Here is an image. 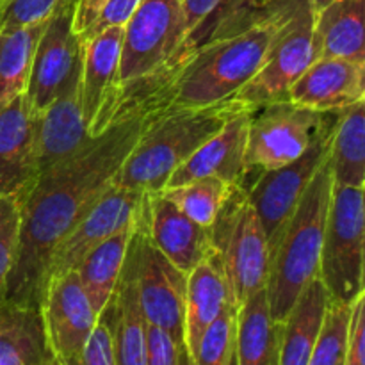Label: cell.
<instances>
[{"instance_id": "44", "label": "cell", "mask_w": 365, "mask_h": 365, "mask_svg": "<svg viewBox=\"0 0 365 365\" xmlns=\"http://www.w3.org/2000/svg\"><path fill=\"white\" fill-rule=\"evenodd\" d=\"M228 365H237V360H235V349H234V355H232L230 362H228Z\"/></svg>"}, {"instance_id": "29", "label": "cell", "mask_w": 365, "mask_h": 365, "mask_svg": "<svg viewBox=\"0 0 365 365\" xmlns=\"http://www.w3.org/2000/svg\"><path fill=\"white\" fill-rule=\"evenodd\" d=\"M45 24L0 31V110L25 95L32 56Z\"/></svg>"}, {"instance_id": "25", "label": "cell", "mask_w": 365, "mask_h": 365, "mask_svg": "<svg viewBox=\"0 0 365 365\" xmlns=\"http://www.w3.org/2000/svg\"><path fill=\"white\" fill-rule=\"evenodd\" d=\"M235 323L237 365H278L282 323L271 317L266 289L239 305Z\"/></svg>"}, {"instance_id": "35", "label": "cell", "mask_w": 365, "mask_h": 365, "mask_svg": "<svg viewBox=\"0 0 365 365\" xmlns=\"http://www.w3.org/2000/svg\"><path fill=\"white\" fill-rule=\"evenodd\" d=\"M184 13L185 39H202L216 29L217 21L235 9V0H180Z\"/></svg>"}, {"instance_id": "9", "label": "cell", "mask_w": 365, "mask_h": 365, "mask_svg": "<svg viewBox=\"0 0 365 365\" xmlns=\"http://www.w3.org/2000/svg\"><path fill=\"white\" fill-rule=\"evenodd\" d=\"M185 38L180 0H141L123 27L121 86L173 70Z\"/></svg>"}, {"instance_id": "46", "label": "cell", "mask_w": 365, "mask_h": 365, "mask_svg": "<svg viewBox=\"0 0 365 365\" xmlns=\"http://www.w3.org/2000/svg\"><path fill=\"white\" fill-rule=\"evenodd\" d=\"M56 365H61V364H59V362H57V364H56Z\"/></svg>"}, {"instance_id": "15", "label": "cell", "mask_w": 365, "mask_h": 365, "mask_svg": "<svg viewBox=\"0 0 365 365\" xmlns=\"http://www.w3.org/2000/svg\"><path fill=\"white\" fill-rule=\"evenodd\" d=\"M123 27H113L84 43L81 71V107L91 138L113 125L121 93L120 57Z\"/></svg>"}, {"instance_id": "28", "label": "cell", "mask_w": 365, "mask_h": 365, "mask_svg": "<svg viewBox=\"0 0 365 365\" xmlns=\"http://www.w3.org/2000/svg\"><path fill=\"white\" fill-rule=\"evenodd\" d=\"M134 227L135 223L96 246L78 266V278L96 314L102 312L116 291Z\"/></svg>"}, {"instance_id": "6", "label": "cell", "mask_w": 365, "mask_h": 365, "mask_svg": "<svg viewBox=\"0 0 365 365\" xmlns=\"http://www.w3.org/2000/svg\"><path fill=\"white\" fill-rule=\"evenodd\" d=\"M337 120L339 113H321L287 98L257 106L248 121L245 182L299 159Z\"/></svg>"}, {"instance_id": "40", "label": "cell", "mask_w": 365, "mask_h": 365, "mask_svg": "<svg viewBox=\"0 0 365 365\" xmlns=\"http://www.w3.org/2000/svg\"><path fill=\"white\" fill-rule=\"evenodd\" d=\"M107 0H75L73 6V31L78 36L96 20Z\"/></svg>"}, {"instance_id": "41", "label": "cell", "mask_w": 365, "mask_h": 365, "mask_svg": "<svg viewBox=\"0 0 365 365\" xmlns=\"http://www.w3.org/2000/svg\"><path fill=\"white\" fill-rule=\"evenodd\" d=\"M273 2H278V0H235L239 7H264Z\"/></svg>"}, {"instance_id": "27", "label": "cell", "mask_w": 365, "mask_h": 365, "mask_svg": "<svg viewBox=\"0 0 365 365\" xmlns=\"http://www.w3.org/2000/svg\"><path fill=\"white\" fill-rule=\"evenodd\" d=\"M364 102L339 113L331 134L330 166L331 180L337 185L364 189L365 182V116Z\"/></svg>"}, {"instance_id": "24", "label": "cell", "mask_w": 365, "mask_h": 365, "mask_svg": "<svg viewBox=\"0 0 365 365\" xmlns=\"http://www.w3.org/2000/svg\"><path fill=\"white\" fill-rule=\"evenodd\" d=\"M114 302V356L116 365L146 364V319L139 305L134 253L128 245Z\"/></svg>"}, {"instance_id": "32", "label": "cell", "mask_w": 365, "mask_h": 365, "mask_svg": "<svg viewBox=\"0 0 365 365\" xmlns=\"http://www.w3.org/2000/svg\"><path fill=\"white\" fill-rule=\"evenodd\" d=\"M235 321L237 307H232L203 331L191 355L192 365H228L235 349Z\"/></svg>"}, {"instance_id": "26", "label": "cell", "mask_w": 365, "mask_h": 365, "mask_svg": "<svg viewBox=\"0 0 365 365\" xmlns=\"http://www.w3.org/2000/svg\"><path fill=\"white\" fill-rule=\"evenodd\" d=\"M328 294L319 277L314 278L302 291L294 307L282 323L280 362L278 365H307L316 346L324 312L328 307Z\"/></svg>"}, {"instance_id": "17", "label": "cell", "mask_w": 365, "mask_h": 365, "mask_svg": "<svg viewBox=\"0 0 365 365\" xmlns=\"http://www.w3.org/2000/svg\"><path fill=\"white\" fill-rule=\"evenodd\" d=\"M365 96V63L319 57L289 88L285 98L321 113H341Z\"/></svg>"}, {"instance_id": "1", "label": "cell", "mask_w": 365, "mask_h": 365, "mask_svg": "<svg viewBox=\"0 0 365 365\" xmlns=\"http://www.w3.org/2000/svg\"><path fill=\"white\" fill-rule=\"evenodd\" d=\"M159 113L145 107L120 118L82 152L39 173L18 195L20 239L4 302L41 309L50 255L113 184L139 135Z\"/></svg>"}, {"instance_id": "10", "label": "cell", "mask_w": 365, "mask_h": 365, "mask_svg": "<svg viewBox=\"0 0 365 365\" xmlns=\"http://www.w3.org/2000/svg\"><path fill=\"white\" fill-rule=\"evenodd\" d=\"M130 248L134 253L139 305L146 323L170 334L178 344H184L187 274L175 267L150 241L148 202L135 221Z\"/></svg>"}, {"instance_id": "14", "label": "cell", "mask_w": 365, "mask_h": 365, "mask_svg": "<svg viewBox=\"0 0 365 365\" xmlns=\"http://www.w3.org/2000/svg\"><path fill=\"white\" fill-rule=\"evenodd\" d=\"M50 349L61 365H81L82 351L98 314L93 309L77 271L48 280L41 302Z\"/></svg>"}, {"instance_id": "33", "label": "cell", "mask_w": 365, "mask_h": 365, "mask_svg": "<svg viewBox=\"0 0 365 365\" xmlns=\"http://www.w3.org/2000/svg\"><path fill=\"white\" fill-rule=\"evenodd\" d=\"M20 239V203L16 195L0 196V303L13 271Z\"/></svg>"}, {"instance_id": "30", "label": "cell", "mask_w": 365, "mask_h": 365, "mask_svg": "<svg viewBox=\"0 0 365 365\" xmlns=\"http://www.w3.org/2000/svg\"><path fill=\"white\" fill-rule=\"evenodd\" d=\"M234 184L216 177H203L177 187L163 189L164 198L170 200L182 214L202 227L210 228Z\"/></svg>"}, {"instance_id": "39", "label": "cell", "mask_w": 365, "mask_h": 365, "mask_svg": "<svg viewBox=\"0 0 365 365\" xmlns=\"http://www.w3.org/2000/svg\"><path fill=\"white\" fill-rule=\"evenodd\" d=\"M344 365H365V294L351 305Z\"/></svg>"}, {"instance_id": "21", "label": "cell", "mask_w": 365, "mask_h": 365, "mask_svg": "<svg viewBox=\"0 0 365 365\" xmlns=\"http://www.w3.org/2000/svg\"><path fill=\"white\" fill-rule=\"evenodd\" d=\"M237 307L230 284L217 257L210 255L187 274L185 289V323L184 344L192 355L203 331L225 312ZM239 309V307H237Z\"/></svg>"}, {"instance_id": "36", "label": "cell", "mask_w": 365, "mask_h": 365, "mask_svg": "<svg viewBox=\"0 0 365 365\" xmlns=\"http://www.w3.org/2000/svg\"><path fill=\"white\" fill-rule=\"evenodd\" d=\"M81 365H116L114 356V302L109 299L98 314L95 328L82 351Z\"/></svg>"}, {"instance_id": "4", "label": "cell", "mask_w": 365, "mask_h": 365, "mask_svg": "<svg viewBox=\"0 0 365 365\" xmlns=\"http://www.w3.org/2000/svg\"><path fill=\"white\" fill-rule=\"evenodd\" d=\"M331 184L327 159L310 180L271 252L266 294L271 317L277 323H284L303 289L319 277Z\"/></svg>"}, {"instance_id": "23", "label": "cell", "mask_w": 365, "mask_h": 365, "mask_svg": "<svg viewBox=\"0 0 365 365\" xmlns=\"http://www.w3.org/2000/svg\"><path fill=\"white\" fill-rule=\"evenodd\" d=\"M365 0H331L314 18L319 57L365 63Z\"/></svg>"}, {"instance_id": "11", "label": "cell", "mask_w": 365, "mask_h": 365, "mask_svg": "<svg viewBox=\"0 0 365 365\" xmlns=\"http://www.w3.org/2000/svg\"><path fill=\"white\" fill-rule=\"evenodd\" d=\"M73 6L70 0L48 18L36 45L24 95L32 116L81 78L84 43L73 31Z\"/></svg>"}, {"instance_id": "5", "label": "cell", "mask_w": 365, "mask_h": 365, "mask_svg": "<svg viewBox=\"0 0 365 365\" xmlns=\"http://www.w3.org/2000/svg\"><path fill=\"white\" fill-rule=\"evenodd\" d=\"M214 255L225 271L237 307L266 289L271 252L246 189L234 185L210 225Z\"/></svg>"}, {"instance_id": "16", "label": "cell", "mask_w": 365, "mask_h": 365, "mask_svg": "<svg viewBox=\"0 0 365 365\" xmlns=\"http://www.w3.org/2000/svg\"><path fill=\"white\" fill-rule=\"evenodd\" d=\"M36 171L50 170L91 145L81 107V78L46 109L32 116Z\"/></svg>"}, {"instance_id": "37", "label": "cell", "mask_w": 365, "mask_h": 365, "mask_svg": "<svg viewBox=\"0 0 365 365\" xmlns=\"http://www.w3.org/2000/svg\"><path fill=\"white\" fill-rule=\"evenodd\" d=\"M139 4H141V0H107V4L102 7L96 20L78 36L81 41L86 43L93 36L100 34V32L107 31V29L125 27V24L130 20V16L138 9Z\"/></svg>"}, {"instance_id": "31", "label": "cell", "mask_w": 365, "mask_h": 365, "mask_svg": "<svg viewBox=\"0 0 365 365\" xmlns=\"http://www.w3.org/2000/svg\"><path fill=\"white\" fill-rule=\"evenodd\" d=\"M351 305L328 302L323 324L307 365H344Z\"/></svg>"}, {"instance_id": "38", "label": "cell", "mask_w": 365, "mask_h": 365, "mask_svg": "<svg viewBox=\"0 0 365 365\" xmlns=\"http://www.w3.org/2000/svg\"><path fill=\"white\" fill-rule=\"evenodd\" d=\"M178 344L170 334L146 323V364L145 365H177Z\"/></svg>"}, {"instance_id": "12", "label": "cell", "mask_w": 365, "mask_h": 365, "mask_svg": "<svg viewBox=\"0 0 365 365\" xmlns=\"http://www.w3.org/2000/svg\"><path fill=\"white\" fill-rule=\"evenodd\" d=\"M148 196L113 182L56 246L46 267V284L52 278L77 271L82 260L96 246L123 228L134 225L146 207Z\"/></svg>"}, {"instance_id": "19", "label": "cell", "mask_w": 365, "mask_h": 365, "mask_svg": "<svg viewBox=\"0 0 365 365\" xmlns=\"http://www.w3.org/2000/svg\"><path fill=\"white\" fill-rule=\"evenodd\" d=\"M148 235L153 246L185 274L214 253L210 228L189 220L163 192L150 195Z\"/></svg>"}, {"instance_id": "43", "label": "cell", "mask_w": 365, "mask_h": 365, "mask_svg": "<svg viewBox=\"0 0 365 365\" xmlns=\"http://www.w3.org/2000/svg\"><path fill=\"white\" fill-rule=\"evenodd\" d=\"M330 2H331V0H310V4H312V7L316 11H319L321 7H324L327 4H330Z\"/></svg>"}, {"instance_id": "13", "label": "cell", "mask_w": 365, "mask_h": 365, "mask_svg": "<svg viewBox=\"0 0 365 365\" xmlns=\"http://www.w3.org/2000/svg\"><path fill=\"white\" fill-rule=\"evenodd\" d=\"M334 128L321 135L299 159L277 168V170L262 171V173L252 177V185H245L246 195H248L264 228L269 252H273L282 230L298 207L314 175L327 163L328 155H330Z\"/></svg>"}, {"instance_id": "22", "label": "cell", "mask_w": 365, "mask_h": 365, "mask_svg": "<svg viewBox=\"0 0 365 365\" xmlns=\"http://www.w3.org/2000/svg\"><path fill=\"white\" fill-rule=\"evenodd\" d=\"M39 307L0 303V365H56Z\"/></svg>"}, {"instance_id": "8", "label": "cell", "mask_w": 365, "mask_h": 365, "mask_svg": "<svg viewBox=\"0 0 365 365\" xmlns=\"http://www.w3.org/2000/svg\"><path fill=\"white\" fill-rule=\"evenodd\" d=\"M314 18L316 9L310 0H280L262 66L237 93L242 102L257 107L287 96L289 88L317 59Z\"/></svg>"}, {"instance_id": "20", "label": "cell", "mask_w": 365, "mask_h": 365, "mask_svg": "<svg viewBox=\"0 0 365 365\" xmlns=\"http://www.w3.org/2000/svg\"><path fill=\"white\" fill-rule=\"evenodd\" d=\"M36 177L32 114L21 95L0 110V196L21 195Z\"/></svg>"}, {"instance_id": "45", "label": "cell", "mask_w": 365, "mask_h": 365, "mask_svg": "<svg viewBox=\"0 0 365 365\" xmlns=\"http://www.w3.org/2000/svg\"><path fill=\"white\" fill-rule=\"evenodd\" d=\"M2 2H4V0H0V6H2Z\"/></svg>"}, {"instance_id": "34", "label": "cell", "mask_w": 365, "mask_h": 365, "mask_svg": "<svg viewBox=\"0 0 365 365\" xmlns=\"http://www.w3.org/2000/svg\"><path fill=\"white\" fill-rule=\"evenodd\" d=\"M70 0H4L0 6V31L45 24Z\"/></svg>"}, {"instance_id": "2", "label": "cell", "mask_w": 365, "mask_h": 365, "mask_svg": "<svg viewBox=\"0 0 365 365\" xmlns=\"http://www.w3.org/2000/svg\"><path fill=\"white\" fill-rule=\"evenodd\" d=\"M280 0L264 7H239L192 48L148 100L160 113L192 109L235 96L260 70L273 38Z\"/></svg>"}, {"instance_id": "42", "label": "cell", "mask_w": 365, "mask_h": 365, "mask_svg": "<svg viewBox=\"0 0 365 365\" xmlns=\"http://www.w3.org/2000/svg\"><path fill=\"white\" fill-rule=\"evenodd\" d=\"M177 365H192V359H191V355H189V351H187V348H185V344L182 346L180 351H178Z\"/></svg>"}, {"instance_id": "18", "label": "cell", "mask_w": 365, "mask_h": 365, "mask_svg": "<svg viewBox=\"0 0 365 365\" xmlns=\"http://www.w3.org/2000/svg\"><path fill=\"white\" fill-rule=\"evenodd\" d=\"M252 113L253 109H246L230 118L209 141L203 143L173 171L166 187H177L203 177H216L228 184L242 185L246 178L245 153Z\"/></svg>"}, {"instance_id": "7", "label": "cell", "mask_w": 365, "mask_h": 365, "mask_svg": "<svg viewBox=\"0 0 365 365\" xmlns=\"http://www.w3.org/2000/svg\"><path fill=\"white\" fill-rule=\"evenodd\" d=\"M364 189L331 184L319 260L331 303L353 305L364 294Z\"/></svg>"}, {"instance_id": "3", "label": "cell", "mask_w": 365, "mask_h": 365, "mask_svg": "<svg viewBox=\"0 0 365 365\" xmlns=\"http://www.w3.org/2000/svg\"><path fill=\"white\" fill-rule=\"evenodd\" d=\"M246 109L255 107L235 95L212 106L168 109L155 114L121 164L114 182L145 195L160 192L182 163L230 118Z\"/></svg>"}]
</instances>
